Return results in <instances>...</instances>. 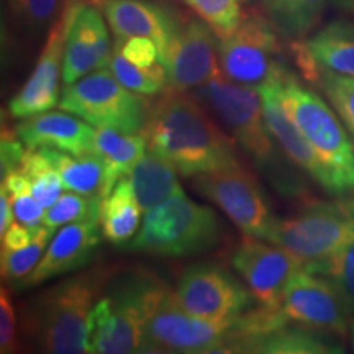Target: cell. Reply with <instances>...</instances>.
<instances>
[{
	"label": "cell",
	"instance_id": "obj_1",
	"mask_svg": "<svg viewBox=\"0 0 354 354\" xmlns=\"http://www.w3.org/2000/svg\"><path fill=\"white\" fill-rule=\"evenodd\" d=\"M143 131L149 148L169 159L183 176L196 177L241 162L236 140L189 92L167 88L159 95L149 107Z\"/></svg>",
	"mask_w": 354,
	"mask_h": 354
},
{
	"label": "cell",
	"instance_id": "obj_2",
	"mask_svg": "<svg viewBox=\"0 0 354 354\" xmlns=\"http://www.w3.org/2000/svg\"><path fill=\"white\" fill-rule=\"evenodd\" d=\"M117 272V266L97 263L39 292L21 310L25 338L41 353H92V312Z\"/></svg>",
	"mask_w": 354,
	"mask_h": 354
},
{
	"label": "cell",
	"instance_id": "obj_3",
	"mask_svg": "<svg viewBox=\"0 0 354 354\" xmlns=\"http://www.w3.org/2000/svg\"><path fill=\"white\" fill-rule=\"evenodd\" d=\"M165 281L145 269L118 271L97 300L91 322V351L145 353V326Z\"/></svg>",
	"mask_w": 354,
	"mask_h": 354
},
{
	"label": "cell",
	"instance_id": "obj_4",
	"mask_svg": "<svg viewBox=\"0 0 354 354\" xmlns=\"http://www.w3.org/2000/svg\"><path fill=\"white\" fill-rule=\"evenodd\" d=\"M223 225L210 207L190 201L184 190L146 212L130 251L165 258H185L207 253L220 245Z\"/></svg>",
	"mask_w": 354,
	"mask_h": 354
},
{
	"label": "cell",
	"instance_id": "obj_5",
	"mask_svg": "<svg viewBox=\"0 0 354 354\" xmlns=\"http://www.w3.org/2000/svg\"><path fill=\"white\" fill-rule=\"evenodd\" d=\"M279 99L287 117L342 180L344 192H354V141L328 104L289 69L279 77Z\"/></svg>",
	"mask_w": 354,
	"mask_h": 354
},
{
	"label": "cell",
	"instance_id": "obj_6",
	"mask_svg": "<svg viewBox=\"0 0 354 354\" xmlns=\"http://www.w3.org/2000/svg\"><path fill=\"white\" fill-rule=\"evenodd\" d=\"M149 104L143 95L122 86L109 68L92 71L79 81L64 86L59 109L95 128H110L133 135L145 130Z\"/></svg>",
	"mask_w": 354,
	"mask_h": 354
},
{
	"label": "cell",
	"instance_id": "obj_7",
	"mask_svg": "<svg viewBox=\"0 0 354 354\" xmlns=\"http://www.w3.org/2000/svg\"><path fill=\"white\" fill-rule=\"evenodd\" d=\"M354 233V197L315 202L299 215L276 218L269 243L281 246L302 266L328 259Z\"/></svg>",
	"mask_w": 354,
	"mask_h": 354
},
{
	"label": "cell",
	"instance_id": "obj_8",
	"mask_svg": "<svg viewBox=\"0 0 354 354\" xmlns=\"http://www.w3.org/2000/svg\"><path fill=\"white\" fill-rule=\"evenodd\" d=\"M233 322H210L190 315L176 290L162 286L145 326V353H228Z\"/></svg>",
	"mask_w": 354,
	"mask_h": 354
},
{
	"label": "cell",
	"instance_id": "obj_9",
	"mask_svg": "<svg viewBox=\"0 0 354 354\" xmlns=\"http://www.w3.org/2000/svg\"><path fill=\"white\" fill-rule=\"evenodd\" d=\"M227 125L232 136L261 167H272L276 146L264 120L263 97L256 87L230 81L223 74L194 91Z\"/></svg>",
	"mask_w": 354,
	"mask_h": 354
},
{
	"label": "cell",
	"instance_id": "obj_10",
	"mask_svg": "<svg viewBox=\"0 0 354 354\" xmlns=\"http://www.w3.org/2000/svg\"><path fill=\"white\" fill-rule=\"evenodd\" d=\"M218 57L225 77L256 88L287 69L277 26L256 10L245 13L238 28L218 39Z\"/></svg>",
	"mask_w": 354,
	"mask_h": 354
},
{
	"label": "cell",
	"instance_id": "obj_11",
	"mask_svg": "<svg viewBox=\"0 0 354 354\" xmlns=\"http://www.w3.org/2000/svg\"><path fill=\"white\" fill-rule=\"evenodd\" d=\"M194 189L215 203L243 233L268 240L277 216L269 209L253 171L241 162L196 176Z\"/></svg>",
	"mask_w": 354,
	"mask_h": 354
},
{
	"label": "cell",
	"instance_id": "obj_12",
	"mask_svg": "<svg viewBox=\"0 0 354 354\" xmlns=\"http://www.w3.org/2000/svg\"><path fill=\"white\" fill-rule=\"evenodd\" d=\"M176 297L190 315L210 322H233L251 304L250 289L216 263H197L177 279Z\"/></svg>",
	"mask_w": 354,
	"mask_h": 354
},
{
	"label": "cell",
	"instance_id": "obj_13",
	"mask_svg": "<svg viewBox=\"0 0 354 354\" xmlns=\"http://www.w3.org/2000/svg\"><path fill=\"white\" fill-rule=\"evenodd\" d=\"M159 63L166 68L169 88L196 91L221 74L218 37L202 19L183 15Z\"/></svg>",
	"mask_w": 354,
	"mask_h": 354
},
{
	"label": "cell",
	"instance_id": "obj_14",
	"mask_svg": "<svg viewBox=\"0 0 354 354\" xmlns=\"http://www.w3.org/2000/svg\"><path fill=\"white\" fill-rule=\"evenodd\" d=\"M282 312L297 325L346 338L351 313L338 289L323 274L308 271L304 266L287 282Z\"/></svg>",
	"mask_w": 354,
	"mask_h": 354
},
{
	"label": "cell",
	"instance_id": "obj_15",
	"mask_svg": "<svg viewBox=\"0 0 354 354\" xmlns=\"http://www.w3.org/2000/svg\"><path fill=\"white\" fill-rule=\"evenodd\" d=\"M66 17L63 82L69 86L92 71L109 68L113 48L107 25L97 7L86 0H74Z\"/></svg>",
	"mask_w": 354,
	"mask_h": 354
},
{
	"label": "cell",
	"instance_id": "obj_16",
	"mask_svg": "<svg viewBox=\"0 0 354 354\" xmlns=\"http://www.w3.org/2000/svg\"><path fill=\"white\" fill-rule=\"evenodd\" d=\"M264 241L245 234L234 248L232 266L261 305L281 308L287 282L302 264L281 246Z\"/></svg>",
	"mask_w": 354,
	"mask_h": 354
},
{
	"label": "cell",
	"instance_id": "obj_17",
	"mask_svg": "<svg viewBox=\"0 0 354 354\" xmlns=\"http://www.w3.org/2000/svg\"><path fill=\"white\" fill-rule=\"evenodd\" d=\"M281 74L269 79V81H266L258 87L259 94L263 97L264 120L269 131H271L272 138L284 149L286 156L295 166L300 167L305 174L312 177L326 192L346 194L338 176L326 166V162L318 156L315 149L312 148V145L304 138L299 128L287 117L286 110L281 104V99H279V77H281Z\"/></svg>",
	"mask_w": 354,
	"mask_h": 354
},
{
	"label": "cell",
	"instance_id": "obj_18",
	"mask_svg": "<svg viewBox=\"0 0 354 354\" xmlns=\"http://www.w3.org/2000/svg\"><path fill=\"white\" fill-rule=\"evenodd\" d=\"M68 12V10H66ZM61 17L48 32L46 43L32 76L8 102V112L13 118H28L50 112L59 105V77H63V57L68 17Z\"/></svg>",
	"mask_w": 354,
	"mask_h": 354
},
{
	"label": "cell",
	"instance_id": "obj_19",
	"mask_svg": "<svg viewBox=\"0 0 354 354\" xmlns=\"http://www.w3.org/2000/svg\"><path fill=\"white\" fill-rule=\"evenodd\" d=\"M102 236L104 234L99 220H84L66 225L51 238L37 268L20 281L15 289H30L84 268L99 248Z\"/></svg>",
	"mask_w": 354,
	"mask_h": 354
},
{
	"label": "cell",
	"instance_id": "obj_20",
	"mask_svg": "<svg viewBox=\"0 0 354 354\" xmlns=\"http://www.w3.org/2000/svg\"><path fill=\"white\" fill-rule=\"evenodd\" d=\"M15 133L25 148H55L59 151L87 156L95 154V130L91 123L69 112H43L24 118Z\"/></svg>",
	"mask_w": 354,
	"mask_h": 354
},
{
	"label": "cell",
	"instance_id": "obj_21",
	"mask_svg": "<svg viewBox=\"0 0 354 354\" xmlns=\"http://www.w3.org/2000/svg\"><path fill=\"white\" fill-rule=\"evenodd\" d=\"M104 13L115 37L151 38L158 44L159 57L183 20L176 10L149 0H109Z\"/></svg>",
	"mask_w": 354,
	"mask_h": 354
},
{
	"label": "cell",
	"instance_id": "obj_22",
	"mask_svg": "<svg viewBox=\"0 0 354 354\" xmlns=\"http://www.w3.org/2000/svg\"><path fill=\"white\" fill-rule=\"evenodd\" d=\"M149 143L145 131L125 135L110 128L95 130V153L99 154L105 167V180L102 198L107 197L117 183L131 174L143 154L148 151Z\"/></svg>",
	"mask_w": 354,
	"mask_h": 354
},
{
	"label": "cell",
	"instance_id": "obj_23",
	"mask_svg": "<svg viewBox=\"0 0 354 354\" xmlns=\"http://www.w3.org/2000/svg\"><path fill=\"white\" fill-rule=\"evenodd\" d=\"M292 323V322H290ZM290 323L281 328L250 339L243 344L241 353L258 354H333L344 353L343 344L336 342L338 336Z\"/></svg>",
	"mask_w": 354,
	"mask_h": 354
},
{
	"label": "cell",
	"instance_id": "obj_24",
	"mask_svg": "<svg viewBox=\"0 0 354 354\" xmlns=\"http://www.w3.org/2000/svg\"><path fill=\"white\" fill-rule=\"evenodd\" d=\"M177 172L179 171L169 159L151 148H148L138 165L133 167L128 179L145 214L183 190Z\"/></svg>",
	"mask_w": 354,
	"mask_h": 354
},
{
	"label": "cell",
	"instance_id": "obj_25",
	"mask_svg": "<svg viewBox=\"0 0 354 354\" xmlns=\"http://www.w3.org/2000/svg\"><path fill=\"white\" fill-rule=\"evenodd\" d=\"M141 209L128 177H123L107 197L102 198L99 223L102 234L115 246H125L141 225Z\"/></svg>",
	"mask_w": 354,
	"mask_h": 354
},
{
	"label": "cell",
	"instance_id": "obj_26",
	"mask_svg": "<svg viewBox=\"0 0 354 354\" xmlns=\"http://www.w3.org/2000/svg\"><path fill=\"white\" fill-rule=\"evenodd\" d=\"M304 44L318 66L354 77V21H330Z\"/></svg>",
	"mask_w": 354,
	"mask_h": 354
},
{
	"label": "cell",
	"instance_id": "obj_27",
	"mask_svg": "<svg viewBox=\"0 0 354 354\" xmlns=\"http://www.w3.org/2000/svg\"><path fill=\"white\" fill-rule=\"evenodd\" d=\"M63 179L64 189L84 196H102L105 167L99 154L74 156L55 148H39Z\"/></svg>",
	"mask_w": 354,
	"mask_h": 354
},
{
	"label": "cell",
	"instance_id": "obj_28",
	"mask_svg": "<svg viewBox=\"0 0 354 354\" xmlns=\"http://www.w3.org/2000/svg\"><path fill=\"white\" fill-rule=\"evenodd\" d=\"M268 17L282 35L304 38L320 24L330 0H261Z\"/></svg>",
	"mask_w": 354,
	"mask_h": 354
},
{
	"label": "cell",
	"instance_id": "obj_29",
	"mask_svg": "<svg viewBox=\"0 0 354 354\" xmlns=\"http://www.w3.org/2000/svg\"><path fill=\"white\" fill-rule=\"evenodd\" d=\"M19 167L30 179L33 196L37 197V201L44 209L51 207L57 198L63 196V179H61L56 167L53 166V162L46 158V154L39 148H26Z\"/></svg>",
	"mask_w": 354,
	"mask_h": 354
},
{
	"label": "cell",
	"instance_id": "obj_30",
	"mask_svg": "<svg viewBox=\"0 0 354 354\" xmlns=\"http://www.w3.org/2000/svg\"><path fill=\"white\" fill-rule=\"evenodd\" d=\"M109 69L122 86L143 97L161 95L169 88L166 68L161 63H156L153 68H138L113 50Z\"/></svg>",
	"mask_w": 354,
	"mask_h": 354
},
{
	"label": "cell",
	"instance_id": "obj_31",
	"mask_svg": "<svg viewBox=\"0 0 354 354\" xmlns=\"http://www.w3.org/2000/svg\"><path fill=\"white\" fill-rule=\"evenodd\" d=\"M304 268L328 277L342 294L351 317H354V233L346 245L339 248L328 259L307 264Z\"/></svg>",
	"mask_w": 354,
	"mask_h": 354
},
{
	"label": "cell",
	"instance_id": "obj_32",
	"mask_svg": "<svg viewBox=\"0 0 354 354\" xmlns=\"http://www.w3.org/2000/svg\"><path fill=\"white\" fill-rule=\"evenodd\" d=\"M55 230L41 225L38 236L28 246L20 250H2L0 251V269L2 279L10 284H19L20 281L28 276L41 261L44 251L50 245Z\"/></svg>",
	"mask_w": 354,
	"mask_h": 354
},
{
	"label": "cell",
	"instance_id": "obj_33",
	"mask_svg": "<svg viewBox=\"0 0 354 354\" xmlns=\"http://www.w3.org/2000/svg\"><path fill=\"white\" fill-rule=\"evenodd\" d=\"M74 0H7L13 20L30 33L51 28Z\"/></svg>",
	"mask_w": 354,
	"mask_h": 354
},
{
	"label": "cell",
	"instance_id": "obj_34",
	"mask_svg": "<svg viewBox=\"0 0 354 354\" xmlns=\"http://www.w3.org/2000/svg\"><path fill=\"white\" fill-rule=\"evenodd\" d=\"M102 196H84V194H63L44 212L43 225L56 230L69 223L84 220H99Z\"/></svg>",
	"mask_w": 354,
	"mask_h": 354
},
{
	"label": "cell",
	"instance_id": "obj_35",
	"mask_svg": "<svg viewBox=\"0 0 354 354\" xmlns=\"http://www.w3.org/2000/svg\"><path fill=\"white\" fill-rule=\"evenodd\" d=\"M2 185L7 189L17 221L28 227H38L43 223L44 207L33 196L30 179L20 171V167L7 172L2 177Z\"/></svg>",
	"mask_w": 354,
	"mask_h": 354
},
{
	"label": "cell",
	"instance_id": "obj_36",
	"mask_svg": "<svg viewBox=\"0 0 354 354\" xmlns=\"http://www.w3.org/2000/svg\"><path fill=\"white\" fill-rule=\"evenodd\" d=\"M184 3L214 30L218 39L232 35L245 15L241 0H184Z\"/></svg>",
	"mask_w": 354,
	"mask_h": 354
},
{
	"label": "cell",
	"instance_id": "obj_37",
	"mask_svg": "<svg viewBox=\"0 0 354 354\" xmlns=\"http://www.w3.org/2000/svg\"><path fill=\"white\" fill-rule=\"evenodd\" d=\"M317 84L354 135V77L343 76L320 66Z\"/></svg>",
	"mask_w": 354,
	"mask_h": 354
},
{
	"label": "cell",
	"instance_id": "obj_38",
	"mask_svg": "<svg viewBox=\"0 0 354 354\" xmlns=\"http://www.w3.org/2000/svg\"><path fill=\"white\" fill-rule=\"evenodd\" d=\"M113 50L138 68H153L159 63L158 44L151 38L128 37L115 39Z\"/></svg>",
	"mask_w": 354,
	"mask_h": 354
},
{
	"label": "cell",
	"instance_id": "obj_39",
	"mask_svg": "<svg viewBox=\"0 0 354 354\" xmlns=\"http://www.w3.org/2000/svg\"><path fill=\"white\" fill-rule=\"evenodd\" d=\"M21 349L17 330V313L6 286L0 289V353L13 354Z\"/></svg>",
	"mask_w": 354,
	"mask_h": 354
},
{
	"label": "cell",
	"instance_id": "obj_40",
	"mask_svg": "<svg viewBox=\"0 0 354 354\" xmlns=\"http://www.w3.org/2000/svg\"><path fill=\"white\" fill-rule=\"evenodd\" d=\"M0 162H2V177L20 166L21 158L26 151L25 145L21 143L15 130H6L2 128V140H0Z\"/></svg>",
	"mask_w": 354,
	"mask_h": 354
},
{
	"label": "cell",
	"instance_id": "obj_41",
	"mask_svg": "<svg viewBox=\"0 0 354 354\" xmlns=\"http://www.w3.org/2000/svg\"><path fill=\"white\" fill-rule=\"evenodd\" d=\"M39 230H41V225L28 227L20 221H13L7 232L2 234V250H20V248L28 246L38 236Z\"/></svg>",
	"mask_w": 354,
	"mask_h": 354
},
{
	"label": "cell",
	"instance_id": "obj_42",
	"mask_svg": "<svg viewBox=\"0 0 354 354\" xmlns=\"http://www.w3.org/2000/svg\"><path fill=\"white\" fill-rule=\"evenodd\" d=\"M13 221H15V214H13L7 189L2 185L0 187V236L7 232Z\"/></svg>",
	"mask_w": 354,
	"mask_h": 354
},
{
	"label": "cell",
	"instance_id": "obj_43",
	"mask_svg": "<svg viewBox=\"0 0 354 354\" xmlns=\"http://www.w3.org/2000/svg\"><path fill=\"white\" fill-rule=\"evenodd\" d=\"M336 7L343 8L346 12H354V0H333Z\"/></svg>",
	"mask_w": 354,
	"mask_h": 354
},
{
	"label": "cell",
	"instance_id": "obj_44",
	"mask_svg": "<svg viewBox=\"0 0 354 354\" xmlns=\"http://www.w3.org/2000/svg\"><path fill=\"white\" fill-rule=\"evenodd\" d=\"M349 344H351L354 353V317L351 318V323H349Z\"/></svg>",
	"mask_w": 354,
	"mask_h": 354
},
{
	"label": "cell",
	"instance_id": "obj_45",
	"mask_svg": "<svg viewBox=\"0 0 354 354\" xmlns=\"http://www.w3.org/2000/svg\"><path fill=\"white\" fill-rule=\"evenodd\" d=\"M87 3H91V6H94V7H97V8H104V6L105 3L109 2V0H86Z\"/></svg>",
	"mask_w": 354,
	"mask_h": 354
},
{
	"label": "cell",
	"instance_id": "obj_46",
	"mask_svg": "<svg viewBox=\"0 0 354 354\" xmlns=\"http://www.w3.org/2000/svg\"><path fill=\"white\" fill-rule=\"evenodd\" d=\"M353 138H354V135H353Z\"/></svg>",
	"mask_w": 354,
	"mask_h": 354
}]
</instances>
